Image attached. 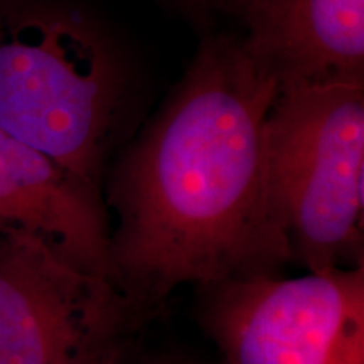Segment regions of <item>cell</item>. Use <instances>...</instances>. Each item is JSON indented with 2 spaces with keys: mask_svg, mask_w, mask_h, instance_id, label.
<instances>
[{
  "mask_svg": "<svg viewBox=\"0 0 364 364\" xmlns=\"http://www.w3.org/2000/svg\"><path fill=\"white\" fill-rule=\"evenodd\" d=\"M277 90L240 38H206L118 162L105 203L117 218L110 272L140 321L181 285L282 273L292 262L267 193Z\"/></svg>",
  "mask_w": 364,
  "mask_h": 364,
  "instance_id": "obj_1",
  "label": "cell"
},
{
  "mask_svg": "<svg viewBox=\"0 0 364 364\" xmlns=\"http://www.w3.org/2000/svg\"><path fill=\"white\" fill-rule=\"evenodd\" d=\"M265 177L290 260L306 272L363 265L364 81L277 90Z\"/></svg>",
  "mask_w": 364,
  "mask_h": 364,
  "instance_id": "obj_3",
  "label": "cell"
},
{
  "mask_svg": "<svg viewBox=\"0 0 364 364\" xmlns=\"http://www.w3.org/2000/svg\"><path fill=\"white\" fill-rule=\"evenodd\" d=\"M144 364H198V363L184 361V359H174V358H162V359H154V361H149Z\"/></svg>",
  "mask_w": 364,
  "mask_h": 364,
  "instance_id": "obj_9",
  "label": "cell"
},
{
  "mask_svg": "<svg viewBox=\"0 0 364 364\" xmlns=\"http://www.w3.org/2000/svg\"><path fill=\"white\" fill-rule=\"evenodd\" d=\"M196 7H206V9H218V11L236 12L238 14L241 0H184Z\"/></svg>",
  "mask_w": 364,
  "mask_h": 364,
  "instance_id": "obj_8",
  "label": "cell"
},
{
  "mask_svg": "<svg viewBox=\"0 0 364 364\" xmlns=\"http://www.w3.org/2000/svg\"><path fill=\"white\" fill-rule=\"evenodd\" d=\"M129 75L97 24L38 4L0 16V132L100 189Z\"/></svg>",
  "mask_w": 364,
  "mask_h": 364,
  "instance_id": "obj_2",
  "label": "cell"
},
{
  "mask_svg": "<svg viewBox=\"0 0 364 364\" xmlns=\"http://www.w3.org/2000/svg\"><path fill=\"white\" fill-rule=\"evenodd\" d=\"M110 230L102 189L0 132V236L36 240L112 280Z\"/></svg>",
  "mask_w": 364,
  "mask_h": 364,
  "instance_id": "obj_6",
  "label": "cell"
},
{
  "mask_svg": "<svg viewBox=\"0 0 364 364\" xmlns=\"http://www.w3.org/2000/svg\"><path fill=\"white\" fill-rule=\"evenodd\" d=\"M139 322L110 279L0 236V364H124Z\"/></svg>",
  "mask_w": 364,
  "mask_h": 364,
  "instance_id": "obj_5",
  "label": "cell"
},
{
  "mask_svg": "<svg viewBox=\"0 0 364 364\" xmlns=\"http://www.w3.org/2000/svg\"><path fill=\"white\" fill-rule=\"evenodd\" d=\"M248 56L279 88L364 81V0H241Z\"/></svg>",
  "mask_w": 364,
  "mask_h": 364,
  "instance_id": "obj_7",
  "label": "cell"
},
{
  "mask_svg": "<svg viewBox=\"0 0 364 364\" xmlns=\"http://www.w3.org/2000/svg\"><path fill=\"white\" fill-rule=\"evenodd\" d=\"M226 364H364V267L262 273L201 287Z\"/></svg>",
  "mask_w": 364,
  "mask_h": 364,
  "instance_id": "obj_4",
  "label": "cell"
}]
</instances>
